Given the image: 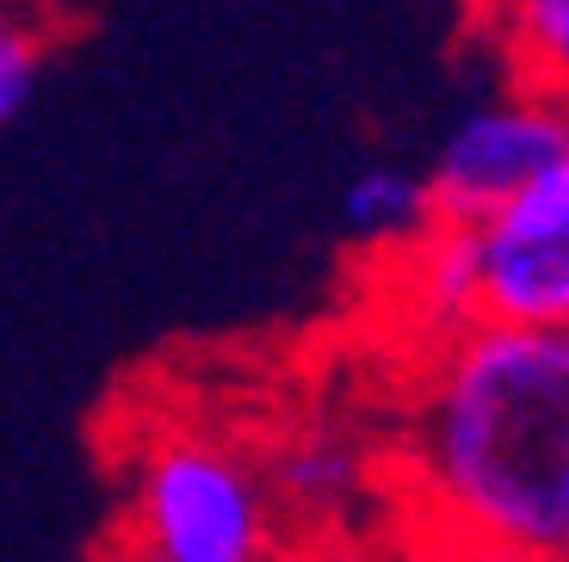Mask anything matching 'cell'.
Wrapping results in <instances>:
<instances>
[{"mask_svg": "<svg viewBox=\"0 0 569 562\" xmlns=\"http://www.w3.org/2000/svg\"><path fill=\"white\" fill-rule=\"evenodd\" d=\"M279 538L260 458L229 433L173 421L137 445L124 482V562H272Z\"/></svg>", "mask_w": 569, "mask_h": 562, "instance_id": "cell-2", "label": "cell"}, {"mask_svg": "<svg viewBox=\"0 0 569 562\" xmlns=\"http://www.w3.org/2000/svg\"><path fill=\"white\" fill-rule=\"evenodd\" d=\"M433 192H427V173L409 161H366L353 180L341 185V223L359 248L397 253L402 241H415L433 223Z\"/></svg>", "mask_w": 569, "mask_h": 562, "instance_id": "cell-7", "label": "cell"}, {"mask_svg": "<svg viewBox=\"0 0 569 562\" xmlns=\"http://www.w3.org/2000/svg\"><path fill=\"white\" fill-rule=\"evenodd\" d=\"M402 464L433 525L569 562V334L470 322L427 340Z\"/></svg>", "mask_w": 569, "mask_h": 562, "instance_id": "cell-1", "label": "cell"}, {"mask_svg": "<svg viewBox=\"0 0 569 562\" xmlns=\"http://www.w3.org/2000/svg\"><path fill=\"white\" fill-rule=\"evenodd\" d=\"M409 562H551V556L520 550V544H496V538H477V532H446V525H433L427 544H415Z\"/></svg>", "mask_w": 569, "mask_h": 562, "instance_id": "cell-9", "label": "cell"}, {"mask_svg": "<svg viewBox=\"0 0 569 562\" xmlns=\"http://www.w3.org/2000/svg\"><path fill=\"white\" fill-rule=\"evenodd\" d=\"M477 322L569 334V155L470 223Z\"/></svg>", "mask_w": 569, "mask_h": 562, "instance_id": "cell-3", "label": "cell"}, {"mask_svg": "<svg viewBox=\"0 0 569 562\" xmlns=\"http://www.w3.org/2000/svg\"><path fill=\"white\" fill-rule=\"evenodd\" d=\"M43 62H50L43 26L0 0V130L31 106V93H38V81H43Z\"/></svg>", "mask_w": 569, "mask_h": 562, "instance_id": "cell-8", "label": "cell"}, {"mask_svg": "<svg viewBox=\"0 0 569 562\" xmlns=\"http://www.w3.org/2000/svg\"><path fill=\"white\" fill-rule=\"evenodd\" d=\"M569 155V106L532 87H501L496 99L470 106L452 130L440 137L427 161V192L433 211L477 223L513 192H527L539 173H551Z\"/></svg>", "mask_w": 569, "mask_h": 562, "instance_id": "cell-4", "label": "cell"}, {"mask_svg": "<svg viewBox=\"0 0 569 562\" xmlns=\"http://www.w3.org/2000/svg\"><path fill=\"white\" fill-rule=\"evenodd\" d=\"M470 13L513 87L569 106V0H470Z\"/></svg>", "mask_w": 569, "mask_h": 562, "instance_id": "cell-6", "label": "cell"}, {"mask_svg": "<svg viewBox=\"0 0 569 562\" xmlns=\"http://www.w3.org/2000/svg\"><path fill=\"white\" fill-rule=\"evenodd\" d=\"M260 476L279 506V525H341L347 513L366 506L371 458L347 426L310 421L260 458Z\"/></svg>", "mask_w": 569, "mask_h": 562, "instance_id": "cell-5", "label": "cell"}]
</instances>
